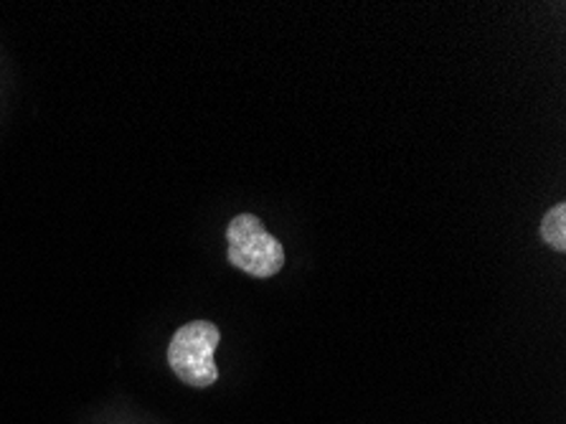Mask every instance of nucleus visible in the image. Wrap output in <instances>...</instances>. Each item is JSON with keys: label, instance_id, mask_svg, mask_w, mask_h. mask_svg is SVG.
I'll return each mask as SVG.
<instances>
[{"label": "nucleus", "instance_id": "f257e3e1", "mask_svg": "<svg viewBox=\"0 0 566 424\" xmlns=\"http://www.w3.org/2000/svg\"><path fill=\"white\" fill-rule=\"evenodd\" d=\"M219 341V328L209 320H193V323L178 328L168 345V363L174 374L188 386H211L219 379V369L213 363Z\"/></svg>", "mask_w": 566, "mask_h": 424}, {"label": "nucleus", "instance_id": "f03ea898", "mask_svg": "<svg viewBox=\"0 0 566 424\" xmlns=\"http://www.w3.org/2000/svg\"><path fill=\"white\" fill-rule=\"evenodd\" d=\"M229 262L252 277H274L285 267V247L254 214H239L227 227Z\"/></svg>", "mask_w": 566, "mask_h": 424}, {"label": "nucleus", "instance_id": "7ed1b4c3", "mask_svg": "<svg viewBox=\"0 0 566 424\" xmlns=\"http://www.w3.org/2000/svg\"><path fill=\"white\" fill-rule=\"evenodd\" d=\"M542 237L548 247H554L556 252L566 249V206L556 204L554 209H548L542 221Z\"/></svg>", "mask_w": 566, "mask_h": 424}]
</instances>
